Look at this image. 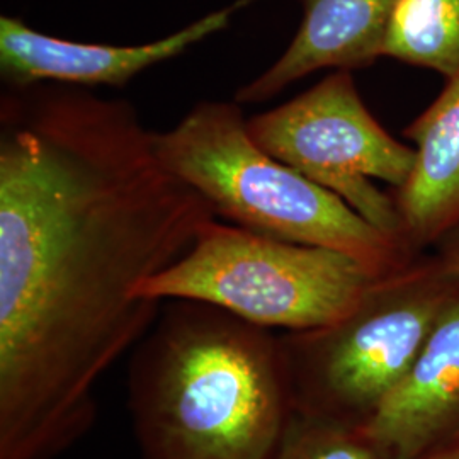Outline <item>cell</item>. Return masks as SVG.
<instances>
[{
    "mask_svg": "<svg viewBox=\"0 0 459 459\" xmlns=\"http://www.w3.org/2000/svg\"><path fill=\"white\" fill-rule=\"evenodd\" d=\"M303 19L278 60L235 92L238 104L276 98L313 72L358 70L381 58L396 0H299Z\"/></svg>",
    "mask_w": 459,
    "mask_h": 459,
    "instance_id": "cell-9",
    "label": "cell"
},
{
    "mask_svg": "<svg viewBox=\"0 0 459 459\" xmlns=\"http://www.w3.org/2000/svg\"><path fill=\"white\" fill-rule=\"evenodd\" d=\"M134 345L128 407L143 459H273L293 415L279 335L169 299Z\"/></svg>",
    "mask_w": 459,
    "mask_h": 459,
    "instance_id": "cell-2",
    "label": "cell"
},
{
    "mask_svg": "<svg viewBox=\"0 0 459 459\" xmlns=\"http://www.w3.org/2000/svg\"><path fill=\"white\" fill-rule=\"evenodd\" d=\"M413 459H459V441L446 444L443 447H437L434 451H429L426 455Z\"/></svg>",
    "mask_w": 459,
    "mask_h": 459,
    "instance_id": "cell-14",
    "label": "cell"
},
{
    "mask_svg": "<svg viewBox=\"0 0 459 459\" xmlns=\"http://www.w3.org/2000/svg\"><path fill=\"white\" fill-rule=\"evenodd\" d=\"M381 56L455 77L459 74V0H396Z\"/></svg>",
    "mask_w": 459,
    "mask_h": 459,
    "instance_id": "cell-11",
    "label": "cell"
},
{
    "mask_svg": "<svg viewBox=\"0 0 459 459\" xmlns=\"http://www.w3.org/2000/svg\"><path fill=\"white\" fill-rule=\"evenodd\" d=\"M377 278L344 252L279 240L216 218L179 261L143 281L136 296L199 301L259 327L299 332L342 318Z\"/></svg>",
    "mask_w": 459,
    "mask_h": 459,
    "instance_id": "cell-5",
    "label": "cell"
},
{
    "mask_svg": "<svg viewBox=\"0 0 459 459\" xmlns=\"http://www.w3.org/2000/svg\"><path fill=\"white\" fill-rule=\"evenodd\" d=\"M392 459H413L459 441V284L411 373L364 427Z\"/></svg>",
    "mask_w": 459,
    "mask_h": 459,
    "instance_id": "cell-8",
    "label": "cell"
},
{
    "mask_svg": "<svg viewBox=\"0 0 459 459\" xmlns=\"http://www.w3.org/2000/svg\"><path fill=\"white\" fill-rule=\"evenodd\" d=\"M247 130L264 152L344 199L405 247L394 196L375 181L402 187L415 164V148L377 123L351 70H335L298 98L247 117Z\"/></svg>",
    "mask_w": 459,
    "mask_h": 459,
    "instance_id": "cell-6",
    "label": "cell"
},
{
    "mask_svg": "<svg viewBox=\"0 0 459 459\" xmlns=\"http://www.w3.org/2000/svg\"><path fill=\"white\" fill-rule=\"evenodd\" d=\"M259 0H235L160 39L117 47L81 43L36 31L22 19L0 17V74L4 85L65 83L77 87H123L152 66L160 65L208 36L225 30L230 19Z\"/></svg>",
    "mask_w": 459,
    "mask_h": 459,
    "instance_id": "cell-7",
    "label": "cell"
},
{
    "mask_svg": "<svg viewBox=\"0 0 459 459\" xmlns=\"http://www.w3.org/2000/svg\"><path fill=\"white\" fill-rule=\"evenodd\" d=\"M218 216L126 99L65 83L0 98V459H56L164 301L136 288Z\"/></svg>",
    "mask_w": 459,
    "mask_h": 459,
    "instance_id": "cell-1",
    "label": "cell"
},
{
    "mask_svg": "<svg viewBox=\"0 0 459 459\" xmlns=\"http://www.w3.org/2000/svg\"><path fill=\"white\" fill-rule=\"evenodd\" d=\"M403 134L415 143V164L394 199L403 244L417 257L459 225V74Z\"/></svg>",
    "mask_w": 459,
    "mask_h": 459,
    "instance_id": "cell-10",
    "label": "cell"
},
{
    "mask_svg": "<svg viewBox=\"0 0 459 459\" xmlns=\"http://www.w3.org/2000/svg\"><path fill=\"white\" fill-rule=\"evenodd\" d=\"M273 459H392L366 430L293 413Z\"/></svg>",
    "mask_w": 459,
    "mask_h": 459,
    "instance_id": "cell-12",
    "label": "cell"
},
{
    "mask_svg": "<svg viewBox=\"0 0 459 459\" xmlns=\"http://www.w3.org/2000/svg\"><path fill=\"white\" fill-rule=\"evenodd\" d=\"M459 284L434 255L377 279L361 301L325 327L279 333L296 415L364 429L411 373Z\"/></svg>",
    "mask_w": 459,
    "mask_h": 459,
    "instance_id": "cell-4",
    "label": "cell"
},
{
    "mask_svg": "<svg viewBox=\"0 0 459 459\" xmlns=\"http://www.w3.org/2000/svg\"><path fill=\"white\" fill-rule=\"evenodd\" d=\"M233 100H203L181 121L153 132V145L182 181L231 225L303 246L344 252L386 276L415 257L344 199L259 147Z\"/></svg>",
    "mask_w": 459,
    "mask_h": 459,
    "instance_id": "cell-3",
    "label": "cell"
},
{
    "mask_svg": "<svg viewBox=\"0 0 459 459\" xmlns=\"http://www.w3.org/2000/svg\"><path fill=\"white\" fill-rule=\"evenodd\" d=\"M436 255L451 273L459 276V225L437 242Z\"/></svg>",
    "mask_w": 459,
    "mask_h": 459,
    "instance_id": "cell-13",
    "label": "cell"
}]
</instances>
